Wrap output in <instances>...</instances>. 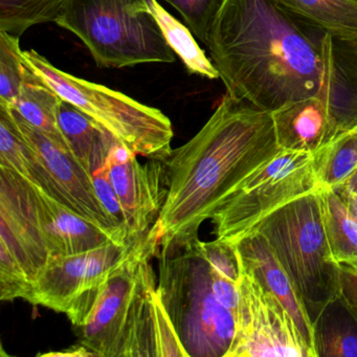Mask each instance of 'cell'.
Returning <instances> with one entry per match:
<instances>
[{
	"label": "cell",
	"mask_w": 357,
	"mask_h": 357,
	"mask_svg": "<svg viewBox=\"0 0 357 357\" xmlns=\"http://www.w3.org/2000/svg\"><path fill=\"white\" fill-rule=\"evenodd\" d=\"M282 150L271 112L225 93L197 135L165 160L168 194L154 223L160 248L198 238L200 225Z\"/></svg>",
	"instance_id": "obj_1"
},
{
	"label": "cell",
	"mask_w": 357,
	"mask_h": 357,
	"mask_svg": "<svg viewBox=\"0 0 357 357\" xmlns=\"http://www.w3.org/2000/svg\"><path fill=\"white\" fill-rule=\"evenodd\" d=\"M277 0H223L206 45L227 93L273 112L312 97L325 76L321 37Z\"/></svg>",
	"instance_id": "obj_2"
},
{
	"label": "cell",
	"mask_w": 357,
	"mask_h": 357,
	"mask_svg": "<svg viewBox=\"0 0 357 357\" xmlns=\"http://www.w3.org/2000/svg\"><path fill=\"white\" fill-rule=\"evenodd\" d=\"M252 231L266 240L317 327L342 296V268L328 241L319 189L275 211Z\"/></svg>",
	"instance_id": "obj_3"
},
{
	"label": "cell",
	"mask_w": 357,
	"mask_h": 357,
	"mask_svg": "<svg viewBox=\"0 0 357 357\" xmlns=\"http://www.w3.org/2000/svg\"><path fill=\"white\" fill-rule=\"evenodd\" d=\"M198 241L160 248L158 289L188 355L225 357L235 336L236 317L213 294L211 266Z\"/></svg>",
	"instance_id": "obj_4"
},
{
	"label": "cell",
	"mask_w": 357,
	"mask_h": 357,
	"mask_svg": "<svg viewBox=\"0 0 357 357\" xmlns=\"http://www.w3.org/2000/svg\"><path fill=\"white\" fill-rule=\"evenodd\" d=\"M55 22L84 43L100 68L175 62L147 0H62Z\"/></svg>",
	"instance_id": "obj_5"
},
{
	"label": "cell",
	"mask_w": 357,
	"mask_h": 357,
	"mask_svg": "<svg viewBox=\"0 0 357 357\" xmlns=\"http://www.w3.org/2000/svg\"><path fill=\"white\" fill-rule=\"evenodd\" d=\"M24 60L63 101L74 105L135 155L167 160L173 149L170 119L120 91L73 76L54 66L34 50Z\"/></svg>",
	"instance_id": "obj_6"
},
{
	"label": "cell",
	"mask_w": 357,
	"mask_h": 357,
	"mask_svg": "<svg viewBox=\"0 0 357 357\" xmlns=\"http://www.w3.org/2000/svg\"><path fill=\"white\" fill-rule=\"evenodd\" d=\"M319 188L313 154L283 149L246 179L211 219L216 239L235 245L269 215Z\"/></svg>",
	"instance_id": "obj_7"
},
{
	"label": "cell",
	"mask_w": 357,
	"mask_h": 357,
	"mask_svg": "<svg viewBox=\"0 0 357 357\" xmlns=\"http://www.w3.org/2000/svg\"><path fill=\"white\" fill-rule=\"evenodd\" d=\"M13 114L24 141L29 181L103 229L112 241L122 245L131 243L128 234L116 225L100 202L93 175L72 151L58 145L14 110Z\"/></svg>",
	"instance_id": "obj_8"
},
{
	"label": "cell",
	"mask_w": 357,
	"mask_h": 357,
	"mask_svg": "<svg viewBox=\"0 0 357 357\" xmlns=\"http://www.w3.org/2000/svg\"><path fill=\"white\" fill-rule=\"evenodd\" d=\"M236 331L225 357H315L283 303L250 273L238 282Z\"/></svg>",
	"instance_id": "obj_9"
},
{
	"label": "cell",
	"mask_w": 357,
	"mask_h": 357,
	"mask_svg": "<svg viewBox=\"0 0 357 357\" xmlns=\"http://www.w3.org/2000/svg\"><path fill=\"white\" fill-rule=\"evenodd\" d=\"M158 250L160 238L153 225L102 283L86 319L74 328L79 342L96 356H121L137 296L139 265L146 257H156Z\"/></svg>",
	"instance_id": "obj_10"
},
{
	"label": "cell",
	"mask_w": 357,
	"mask_h": 357,
	"mask_svg": "<svg viewBox=\"0 0 357 357\" xmlns=\"http://www.w3.org/2000/svg\"><path fill=\"white\" fill-rule=\"evenodd\" d=\"M135 242L122 245L112 241L80 254L51 256L32 282L26 302L66 314L83 292L107 279L128 256Z\"/></svg>",
	"instance_id": "obj_11"
},
{
	"label": "cell",
	"mask_w": 357,
	"mask_h": 357,
	"mask_svg": "<svg viewBox=\"0 0 357 357\" xmlns=\"http://www.w3.org/2000/svg\"><path fill=\"white\" fill-rule=\"evenodd\" d=\"M137 156L118 143L105 165L126 215L129 242L137 241L153 227L168 194L166 162L151 160L142 165Z\"/></svg>",
	"instance_id": "obj_12"
},
{
	"label": "cell",
	"mask_w": 357,
	"mask_h": 357,
	"mask_svg": "<svg viewBox=\"0 0 357 357\" xmlns=\"http://www.w3.org/2000/svg\"><path fill=\"white\" fill-rule=\"evenodd\" d=\"M0 243L5 244L32 282L51 258L43 238L34 185L0 167Z\"/></svg>",
	"instance_id": "obj_13"
},
{
	"label": "cell",
	"mask_w": 357,
	"mask_h": 357,
	"mask_svg": "<svg viewBox=\"0 0 357 357\" xmlns=\"http://www.w3.org/2000/svg\"><path fill=\"white\" fill-rule=\"evenodd\" d=\"M146 257L137 273V296L121 356H189L155 287V277Z\"/></svg>",
	"instance_id": "obj_14"
},
{
	"label": "cell",
	"mask_w": 357,
	"mask_h": 357,
	"mask_svg": "<svg viewBox=\"0 0 357 357\" xmlns=\"http://www.w3.org/2000/svg\"><path fill=\"white\" fill-rule=\"evenodd\" d=\"M271 116L278 144L284 150L313 154L340 133L325 80L317 95L286 104Z\"/></svg>",
	"instance_id": "obj_15"
},
{
	"label": "cell",
	"mask_w": 357,
	"mask_h": 357,
	"mask_svg": "<svg viewBox=\"0 0 357 357\" xmlns=\"http://www.w3.org/2000/svg\"><path fill=\"white\" fill-rule=\"evenodd\" d=\"M241 269L256 277L269 291L273 292L294 317L305 342L315 357L317 327L311 321L306 307L298 296L289 275L279 259L260 234L252 231L235 244Z\"/></svg>",
	"instance_id": "obj_16"
},
{
	"label": "cell",
	"mask_w": 357,
	"mask_h": 357,
	"mask_svg": "<svg viewBox=\"0 0 357 357\" xmlns=\"http://www.w3.org/2000/svg\"><path fill=\"white\" fill-rule=\"evenodd\" d=\"M34 192L43 238L51 256L80 254L112 241L103 229L60 204L36 185Z\"/></svg>",
	"instance_id": "obj_17"
},
{
	"label": "cell",
	"mask_w": 357,
	"mask_h": 357,
	"mask_svg": "<svg viewBox=\"0 0 357 357\" xmlns=\"http://www.w3.org/2000/svg\"><path fill=\"white\" fill-rule=\"evenodd\" d=\"M59 125L70 151L91 175L105 167L110 152L119 143L109 132L63 100Z\"/></svg>",
	"instance_id": "obj_18"
},
{
	"label": "cell",
	"mask_w": 357,
	"mask_h": 357,
	"mask_svg": "<svg viewBox=\"0 0 357 357\" xmlns=\"http://www.w3.org/2000/svg\"><path fill=\"white\" fill-rule=\"evenodd\" d=\"M61 102V98L26 62V75L20 97L11 107L29 124L70 151L59 125Z\"/></svg>",
	"instance_id": "obj_19"
},
{
	"label": "cell",
	"mask_w": 357,
	"mask_h": 357,
	"mask_svg": "<svg viewBox=\"0 0 357 357\" xmlns=\"http://www.w3.org/2000/svg\"><path fill=\"white\" fill-rule=\"evenodd\" d=\"M303 24L325 34L357 40V0H277Z\"/></svg>",
	"instance_id": "obj_20"
},
{
	"label": "cell",
	"mask_w": 357,
	"mask_h": 357,
	"mask_svg": "<svg viewBox=\"0 0 357 357\" xmlns=\"http://www.w3.org/2000/svg\"><path fill=\"white\" fill-rule=\"evenodd\" d=\"M147 3L167 43L173 53L181 60L188 73L208 80L220 78L216 66L200 49L191 30L171 15L158 3V0H147Z\"/></svg>",
	"instance_id": "obj_21"
},
{
	"label": "cell",
	"mask_w": 357,
	"mask_h": 357,
	"mask_svg": "<svg viewBox=\"0 0 357 357\" xmlns=\"http://www.w3.org/2000/svg\"><path fill=\"white\" fill-rule=\"evenodd\" d=\"M313 168L321 187L337 190L348 185L357 174V125L313 153Z\"/></svg>",
	"instance_id": "obj_22"
},
{
	"label": "cell",
	"mask_w": 357,
	"mask_h": 357,
	"mask_svg": "<svg viewBox=\"0 0 357 357\" xmlns=\"http://www.w3.org/2000/svg\"><path fill=\"white\" fill-rule=\"evenodd\" d=\"M321 212L328 241L340 264L357 259V218L337 191L319 188Z\"/></svg>",
	"instance_id": "obj_23"
},
{
	"label": "cell",
	"mask_w": 357,
	"mask_h": 357,
	"mask_svg": "<svg viewBox=\"0 0 357 357\" xmlns=\"http://www.w3.org/2000/svg\"><path fill=\"white\" fill-rule=\"evenodd\" d=\"M62 0H0V32L20 37L32 26L56 22Z\"/></svg>",
	"instance_id": "obj_24"
},
{
	"label": "cell",
	"mask_w": 357,
	"mask_h": 357,
	"mask_svg": "<svg viewBox=\"0 0 357 357\" xmlns=\"http://www.w3.org/2000/svg\"><path fill=\"white\" fill-rule=\"evenodd\" d=\"M20 38L0 32V103L11 107L20 97L26 62Z\"/></svg>",
	"instance_id": "obj_25"
},
{
	"label": "cell",
	"mask_w": 357,
	"mask_h": 357,
	"mask_svg": "<svg viewBox=\"0 0 357 357\" xmlns=\"http://www.w3.org/2000/svg\"><path fill=\"white\" fill-rule=\"evenodd\" d=\"M0 167L11 169L20 176L30 177L24 141L10 106L0 103Z\"/></svg>",
	"instance_id": "obj_26"
},
{
	"label": "cell",
	"mask_w": 357,
	"mask_h": 357,
	"mask_svg": "<svg viewBox=\"0 0 357 357\" xmlns=\"http://www.w3.org/2000/svg\"><path fill=\"white\" fill-rule=\"evenodd\" d=\"M178 11L194 36L206 45L223 0H165Z\"/></svg>",
	"instance_id": "obj_27"
},
{
	"label": "cell",
	"mask_w": 357,
	"mask_h": 357,
	"mask_svg": "<svg viewBox=\"0 0 357 357\" xmlns=\"http://www.w3.org/2000/svg\"><path fill=\"white\" fill-rule=\"evenodd\" d=\"M32 280L5 244L0 243V300L26 301Z\"/></svg>",
	"instance_id": "obj_28"
},
{
	"label": "cell",
	"mask_w": 357,
	"mask_h": 357,
	"mask_svg": "<svg viewBox=\"0 0 357 357\" xmlns=\"http://www.w3.org/2000/svg\"><path fill=\"white\" fill-rule=\"evenodd\" d=\"M198 250L202 258L221 277L238 284L242 275L241 264L234 244L222 240L198 241Z\"/></svg>",
	"instance_id": "obj_29"
},
{
	"label": "cell",
	"mask_w": 357,
	"mask_h": 357,
	"mask_svg": "<svg viewBox=\"0 0 357 357\" xmlns=\"http://www.w3.org/2000/svg\"><path fill=\"white\" fill-rule=\"evenodd\" d=\"M319 356L357 357V335L347 327L334 326L323 333L317 332Z\"/></svg>",
	"instance_id": "obj_30"
},
{
	"label": "cell",
	"mask_w": 357,
	"mask_h": 357,
	"mask_svg": "<svg viewBox=\"0 0 357 357\" xmlns=\"http://www.w3.org/2000/svg\"><path fill=\"white\" fill-rule=\"evenodd\" d=\"M93 178L96 192H97L100 202L103 204L110 217L116 221V225L128 234L126 215H125L120 199H119L118 195H116V191H114V187H112V183L108 178L105 167L93 173Z\"/></svg>",
	"instance_id": "obj_31"
},
{
	"label": "cell",
	"mask_w": 357,
	"mask_h": 357,
	"mask_svg": "<svg viewBox=\"0 0 357 357\" xmlns=\"http://www.w3.org/2000/svg\"><path fill=\"white\" fill-rule=\"evenodd\" d=\"M211 283H212L213 294L216 300L225 308L237 314L238 306H239V289L238 284L229 281L225 278L213 271L211 267Z\"/></svg>",
	"instance_id": "obj_32"
},
{
	"label": "cell",
	"mask_w": 357,
	"mask_h": 357,
	"mask_svg": "<svg viewBox=\"0 0 357 357\" xmlns=\"http://www.w3.org/2000/svg\"><path fill=\"white\" fill-rule=\"evenodd\" d=\"M342 268V296L340 301L357 324V275Z\"/></svg>",
	"instance_id": "obj_33"
},
{
	"label": "cell",
	"mask_w": 357,
	"mask_h": 357,
	"mask_svg": "<svg viewBox=\"0 0 357 357\" xmlns=\"http://www.w3.org/2000/svg\"><path fill=\"white\" fill-rule=\"evenodd\" d=\"M43 356H96L95 353L79 344L78 346L70 347L68 350L62 351V352H50L43 354Z\"/></svg>",
	"instance_id": "obj_34"
},
{
	"label": "cell",
	"mask_w": 357,
	"mask_h": 357,
	"mask_svg": "<svg viewBox=\"0 0 357 357\" xmlns=\"http://www.w3.org/2000/svg\"><path fill=\"white\" fill-rule=\"evenodd\" d=\"M338 193L342 196V199L348 206L349 210L357 218V193L356 192L349 191L347 189L338 190Z\"/></svg>",
	"instance_id": "obj_35"
},
{
	"label": "cell",
	"mask_w": 357,
	"mask_h": 357,
	"mask_svg": "<svg viewBox=\"0 0 357 357\" xmlns=\"http://www.w3.org/2000/svg\"><path fill=\"white\" fill-rule=\"evenodd\" d=\"M340 265L342 268L347 269V271H351V273L357 275V259L349 261V262L342 263Z\"/></svg>",
	"instance_id": "obj_36"
},
{
	"label": "cell",
	"mask_w": 357,
	"mask_h": 357,
	"mask_svg": "<svg viewBox=\"0 0 357 357\" xmlns=\"http://www.w3.org/2000/svg\"><path fill=\"white\" fill-rule=\"evenodd\" d=\"M342 188L349 190V191L356 192L357 193V174L355 175L354 178L348 183V185ZM340 189H342V188H340Z\"/></svg>",
	"instance_id": "obj_37"
}]
</instances>
